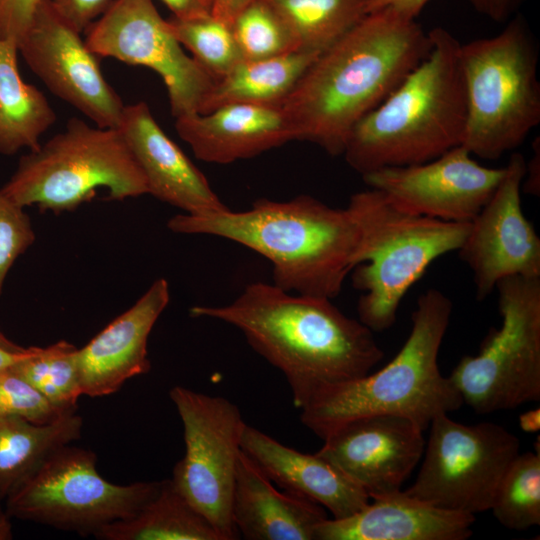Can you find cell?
Segmentation results:
<instances>
[{
	"label": "cell",
	"instance_id": "cell-1",
	"mask_svg": "<svg viewBox=\"0 0 540 540\" xmlns=\"http://www.w3.org/2000/svg\"><path fill=\"white\" fill-rule=\"evenodd\" d=\"M431 40L415 19L391 9L368 13L322 51L281 103L295 140L342 155L355 125L428 55Z\"/></svg>",
	"mask_w": 540,
	"mask_h": 540
},
{
	"label": "cell",
	"instance_id": "cell-2",
	"mask_svg": "<svg viewBox=\"0 0 540 540\" xmlns=\"http://www.w3.org/2000/svg\"><path fill=\"white\" fill-rule=\"evenodd\" d=\"M331 300L253 282L231 303L196 305L189 314L237 328L283 373L301 410L323 388L366 375L384 356L373 331Z\"/></svg>",
	"mask_w": 540,
	"mask_h": 540
},
{
	"label": "cell",
	"instance_id": "cell-3",
	"mask_svg": "<svg viewBox=\"0 0 540 540\" xmlns=\"http://www.w3.org/2000/svg\"><path fill=\"white\" fill-rule=\"evenodd\" d=\"M174 233L210 235L239 243L267 258L273 284L302 295L334 299L356 266L360 241L347 208H333L309 196L288 201L256 200L246 211L178 214Z\"/></svg>",
	"mask_w": 540,
	"mask_h": 540
},
{
	"label": "cell",
	"instance_id": "cell-4",
	"mask_svg": "<svg viewBox=\"0 0 540 540\" xmlns=\"http://www.w3.org/2000/svg\"><path fill=\"white\" fill-rule=\"evenodd\" d=\"M428 33L431 48L425 59L347 139L342 155L361 175L425 163L462 144L466 94L461 43L442 27Z\"/></svg>",
	"mask_w": 540,
	"mask_h": 540
},
{
	"label": "cell",
	"instance_id": "cell-5",
	"mask_svg": "<svg viewBox=\"0 0 540 540\" xmlns=\"http://www.w3.org/2000/svg\"><path fill=\"white\" fill-rule=\"evenodd\" d=\"M451 313L452 302L443 292H423L412 313L410 334L396 356L373 374L320 390L301 409L302 424L325 439L351 420L392 414L425 431L438 415L458 410L463 399L438 365Z\"/></svg>",
	"mask_w": 540,
	"mask_h": 540
},
{
	"label": "cell",
	"instance_id": "cell-6",
	"mask_svg": "<svg viewBox=\"0 0 540 540\" xmlns=\"http://www.w3.org/2000/svg\"><path fill=\"white\" fill-rule=\"evenodd\" d=\"M360 233L351 271L358 320L373 332L391 328L401 301L439 257L462 246L470 222H453L398 208L381 191L353 194L346 207Z\"/></svg>",
	"mask_w": 540,
	"mask_h": 540
},
{
	"label": "cell",
	"instance_id": "cell-7",
	"mask_svg": "<svg viewBox=\"0 0 540 540\" xmlns=\"http://www.w3.org/2000/svg\"><path fill=\"white\" fill-rule=\"evenodd\" d=\"M466 94L462 146L497 160L540 123L539 49L528 22L515 14L497 35L460 46Z\"/></svg>",
	"mask_w": 540,
	"mask_h": 540
},
{
	"label": "cell",
	"instance_id": "cell-8",
	"mask_svg": "<svg viewBox=\"0 0 540 540\" xmlns=\"http://www.w3.org/2000/svg\"><path fill=\"white\" fill-rule=\"evenodd\" d=\"M99 188L110 200L148 194L146 180L118 128L71 118L63 131L22 155L1 191L19 206L56 215L91 201Z\"/></svg>",
	"mask_w": 540,
	"mask_h": 540
},
{
	"label": "cell",
	"instance_id": "cell-9",
	"mask_svg": "<svg viewBox=\"0 0 540 540\" xmlns=\"http://www.w3.org/2000/svg\"><path fill=\"white\" fill-rule=\"evenodd\" d=\"M495 289L501 326L449 376L463 403L480 414L540 400V278L511 276Z\"/></svg>",
	"mask_w": 540,
	"mask_h": 540
},
{
	"label": "cell",
	"instance_id": "cell-10",
	"mask_svg": "<svg viewBox=\"0 0 540 540\" xmlns=\"http://www.w3.org/2000/svg\"><path fill=\"white\" fill-rule=\"evenodd\" d=\"M96 454L64 445L51 453L5 500L10 518L94 536L133 516L158 491L160 481L118 485L103 478Z\"/></svg>",
	"mask_w": 540,
	"mask_h": 540
},
{
	"label": "cell",
	"instance_id": "cell-11",
	"mask_svg": "<svg viewBox=\"0 0 540 540\" xmlns=\"http://www.w3.org/2000/svg\"><path fill=\"white\" fill-rule=\"evenodd\" d=\"M424 459L404 492L429 505L475 515L490 510L520 453L519 438L493 422L464 424L440 414L430 423Z\"/></svg>",
	"mask_w": 540,
	"mask_h": 540
},
{
	"label": "cell",
	"instance_id": "cell-12",
	"mask_svg": "<svg viewBox=\"0 0 540 540\" xmlns=\"http://www.w3.org/2000/svg\"><path fill=\"white\" fill-rule=\"evenodd\" d=\"M169 396L181 419L185 442L184 457L175 464L171 480L222 540L237 539L232 499L245 425L240 409L224 397L179 385Z\"/></svg>",
	"mask_w": 540,
	"mask_h": 540
},
{
	"label": "cell",
	"instance_id": "cell-13",
	"mask_svg": "<svg viewBox=\"0 0 540 540\" xmlns=\"http://www.w3.org/2000/svg\"><path fill=\"white\" fill-rule=\"evenodd\" d=\"M85 32L87 46L99 58L156 72L175 119L200 113L215 79L184 51L153 0H113Z\"/></svg>",
	"mask_w": 540,
	"mask_h": 540
},
{
	"label": "cell",
	"instance_id": "cell-14",
	"mask_svg": "<svg viewBox=\"0 0 540 540\" xmlns=\"http://www.w3.org/2000/svg\"><path fill=\"white\" fill-rule=\"evenodd\" d=\"M17 46L31 71L55 96L96 126H119L125 104L105 79L99 57L51 0L38 1Z\"/></svg>",
	"mask_w": 540,
	"mask_h": 540
},
{
	"label": "cell",
	"instance_id": "cell-15",
	"mask_svg": "<svg viewBox=\"0 0 540 540\" xmlns=\"http://www.w3.org/2000/svg\"><path fill=\"white\" fill-rule=\"evenodd\" d=\"M526 160L514 152L491 198L470 222L459 256L473 274L478 301L507 277L540 278V238L521 205Z\"/></svg>",
	"mask_w": 540,
	"mask_h": 540
},
{
	"label": "cell",
	"instance_id": "cell-16",
	"mask_svg": "<svg viewBox=\"0 0 540 540\" xmlns=\"http://www.w3.org/2000/svg\"><path fill=\"white\" fill-rule=\"evenodd\" d=\"M505 167L479 164L462 145L425 163L387 167L362 176L403 211L434 219L471 222L493 195Z\"/></svg>",
	"mask_w": 540,
	"mask_h": 540
},
{
	"label": "cell",
	"instance_id": "cell-17",
	"mask_svg": "<svg viewBox=\"0 0 540 540\" xmlns=\"http://www.w3.org/2000/svg\"><path fill=\"white\" fill-rule=\"evenodd\" d=\"M412 420L376 414L351 420L330 433L319 456L337 467L371 498L401 490L425 449Z\"/></svg>",
	"mask_w": 540,
	"mask_h": 540
},
{
	"label": "cell",
	"instance_id": "cell-18",
	"mask_svg": "<svg viewBox=\"0 0 540 540\" xmlns=\"http://www.w3.org/2000/svg\"><path fill=\"white\" fill-rule=\"evenodd\" d=\"M117 128L144 175L148 194L187 214L229 209L203 173L162 130L146 102L125 105Z\"/></svg>",
	"mask_w": 540,
	"mask_h": 540
},
{
	"label": "cell",
	"instance_id": "cell-19",
	"mask_svg": "<svg viewBox=\"0 0 540 540\" xmlns=\"http://www.w3.org/2000/svg\"><path fill=\"white\" fill-rule=\"evenodd\" d=\"M170 300L166 279H156L128 310L77 351L82 395L101 397L151 369L149 335Z\"/></svg>",
	"mask_w": 540,
	"mask_h": 540
},
{
	"label": "cell",
	"instance_id": "cell-20",
	"mask_svg": "<svg viewBox=\"0 0 540 540\" xmlns=\"http://www.w3.org/2000/svg\"><path fill=\"white\" fill-rule=\"evenodd\" d=\"M175 129L198 159L216 164L252 158L295 140L280 106L227 104L178 117Z\"/></svg>",
	"mask_w": 540,
	"mask_h": 540
},
{
	"label": "cell",
	"instance_id": "cell-21",
	"mask_svg": "<svg viewBox=\"0 0 540 540\" xmlns=\"http://www.w3.org/2000/svg\"><path fill=\"white\" fill-rule=\"evenodd\" d=\"M361 510L325 519L315 540H465L475 515L441 509L399 490L371 498Z\"/></svg>",
	"mask_w": 540,
	"mask_h": 540
},
{
	"label": "cell",
	"instance_id": "cell-22",
	"mask_svg": "<svg viewBox=\"0 0 540 540\" xmlns=\"http://www.w3.org/2000/svg\"><path fill=\"white\" fill-rule=\"evenodd\" d=\"M241 450L272 483L318 503L334 519L350 516L370 501L360 486L317 453L299 452L246 423Z\"/></svg>",
	"mask_w": 540,
	"mask_h": 540
},
{
	"label": "cell",
	"instance_id": "cell-23",
	"mask_svg": "<svg viewBox=\"0 0 540 540\" xmlns=\"http://www.w3.org/2000/svg\"><path fill=\"white\" fill-rule=\"evenodd\" d=\"M327 518L318 503L278 491L241 450L232 499L239 535L248 540H315L317 526Z\"/></svg>",
	"mask_w": 540,
	"mask_h": 540
},
{
	"label": "cell",
	"instance_id": "cell-24",
	"mask_svg": "<svg viewBox=\"0 0 540 540\" xmlns=\"http://www.w3.org/2000/svg\"><path fill=\"white\" fill-rule=\"evenodd\" d=\"M321 52L295 50L256 60H242L216 80L200 113L227 104L280 106Z\"/></svg>",
	"mask_w": 540,
	"mask_h": 540
},
{
	"label": "cell",
	"instance_id": "cell-25",
	"mask_svg": "<svg viewBox=\"0 0 540 540\" xmlns=\"http://www.w3.org/2000/svg\"><path fill=\"white\" fill-rule=\"evenodd\" d=\"M17 55V42L0 38V154L5 156L37 149L57 118L42 91L22 79Z\"/></svg>",
	"mask_w": 540,
	"mask_h": 540
},
{
	"label": "cell",
	"instance_id": "cell-26",
	"mask_svg": "<svg viewBox=\"0 0 540 540\" xmlns=\"http://www.w3.org/2000/svg\"><path fill=\"white\" fill-rule=\"evenodd\" d=\"M99 540H222L214 526L175 487L160 481L156 494L133 516L112 522Z\"/></svg>",
	"mask_w": 540,
	"mask_h": 540
},
{
	"label": "cell",
	"instance_id": "cell-27",
	"mask_svg": "<svg viewBox=\"0 0 540 540\" xmlns=\"http://www.w3.org/2000/svg\"><path fill=\"white\" fill-rule=\"evenodd\" d=\"M83 426L76 412L38 424L0 418V501L5 500L55 450L78 440Z\"/></svg>",
	"mask_w": 540,
	"mask_h": 540
},
{
	"label": "cell",
	"instance_id": "cell-28",
	"mask_svg": "<svg viewBox=\"0 0 540 540\" xmlns=\"http://www.w3.org/2000/svg\"><path fill=\"white\" fill-rule=\"evenodd\" d=\"M300 49L322 52L366 15L367 0H268Z\"/></svg>",
	"mask_w": 540,
	"mask_h": 540
},
{
	"label": "cell",
	"instance_id": "cell-29",
	"mask_svg": "<svg viewBox=\"0 0 540 540\" xmlns=\"http://www.w3.org/2000/svg\"><path fill=\"white\" fill-rule=\"evenodd\" d=\"M78 348L60 340L47 347H29L10 368L36 388L59 412H76L82 395Z\"/></svg>",
	"mask_w": 540,
	"mask_h": 540
},
{
	"label": "cell",
	"instance_id": "cell-30",
	"mask_svg": "<svg viewBox=\"0 0 540 540\" xmlns=\"http://www.w3.org/2000/svg\"><path fill=\"white\" fill-rule=\"evenodd\" d=\"M490 510L506 528L540 524V452L518 454L504 474Z\"/></svg>",
	"mask_w": 540,
	"mask_h": 540
},
{
	"label": "cell",
	"instance_id": "cell-31",
	"mask_svg": "<svg viewBox=\"0 0 540 540\" xmlns=\"http://www.w3.org/2000/svg\"><path fill=\"white\" fill-rule=\"evenodd\" d=\"M170 31L216 80L243 60L230 24L211 14L167 19Z\"/></svg>",
	"mask_w": 540,
	"mask_h": 540
},
{
	"label": "cell",
	"instance_id": "cell-32",
	"mask_svg": "<svg viewBox=\"0 0 540 540\" xmlns=\"http://www.w3.org/2000/svg\"><path fill=\"white\" fill-rule=\"evenodd\" d=\"M231 27L244 60L300 49L289 26L268 0L251 2L236 16Z\"/></svg>",
	"mask_w": 540,
	"mask_h": 540
},
{
	"label": "cell",
	"instance_id": "cell-33",
	"mask_svg": "<svg viewBox=\"0 0 540 540\" xmlns=\"http://www.w3.org/2000/svg\"><path fill=\"white\" fill-rule=\"evenodd\" d=\"M62 415L36 388L10 367L0 370V418H21L45 424Z\"/></svg>",
	"mask_w": 540,
	"mask_h": 540
},
{
	"label": "cell",
	"instance_id": "cell-34",
	"mask_svg": "<svg viewBox=\"0 0 540 540\" xmlns=\"http://www.w3.org/2000/svg\"><path fill=\"white\" fill-rule=\"evenodd\" d=\"M36 239L30 217L0 189V296L5 279L18 257Z\"/></svg>",
	"mask_w": 540,
	"mask_h": 540
},
{
	"label": "cell",
	"instance_id": "cell-35",
	"mask_svg": "<svg viewBox=\"0 0 540 540\" xmlns=\"http://www.w3.org/2000/svg\"><path fill=\"white\" fill-rule=\"evenodd\" d=\"M57 13L78 32H85L113 0H51Z\"/></svg>",
	"mask_w": 540,
	"mask_h": 540
},
{
	"label": "cell",
	"instance_id": "cell-36",
	"mask_svg": "<svg viewBox=\"0 0 540 540\" xmlns=\"http://www.w3.org/2000/svg\"><path fill=\"white\" fill-rule=\"evenodd\" d=\"M39 0H0V37L18 40L28 28Z\"/></svg>",
	"mask_w": 540,
	"mask_h": 540
},
{
	"label": "cell",
	"instance_id": "cell-37",
	"mask_svg": "<svg viewBox=\"0 0 540 540\" xmlns=\"http://www.w3.org/2000/svg\"><path fill=\"white\" fill-rule=\"evenodd\" d=\"M430 0H367L366 12L367 14L380 9H391L398 14L409 18L415 19L420 14L421 10ZM473 6H475L477 0H468Z\"/></svg>",
	"mask_w": 540,
	"mask_h": 540
},
{
	"label": "cell",
	"instance_id": "cell-38",
	"mask_svg": "<svg viewBox=\"0 0 540 540\" xmlns=\"http://www.w3.org/2000/svg\"><path fill=\"white\" fill-rule=\"evenodd\" d=\"M525 0H477L475 8L496 22L511 18Z\"/></svg>",
	"mask_w": 540,
	"mask_h": 540
},
{
	"label": "cell",
	"instance_id": "cell-39",
	"mask_svg": "<svg viewBox=\"0 0 540 540\" xmlns=\"http://www.w3.org/2000/svg\"><path fill=\"white\" fill-rule=\"evenodd\" d=\"M176 18H190L210 14L208 0H160Z\"/></svg>",
	"mask_w": 540,
	"mask_h": 540
},
{
	"label": "cell",
	"instance_id": "cell-40",
	"mask_svg": "<svg viewBox=\"0 0 540 540\" xmlns=\"http://www.w3.org/2000/svg\"><path fill=\"white\" fill-rule=\"evenodd\" d=\"M254 0H208L210 14L228 24Z\"/></svg>",
	"mask_w": 540,
	"mask_h": 540
},
{
	"label": "cell",
	"instance_id": "cell-41",
	"mask_svg": "<svg viewBox=\"0 0 540 540\" xmlns=\"http://www.w3.org/2000/svg\"><path fill=\"white\" fill-rule=\"evenodd\" d=\"M540 147H539V138L535 139L533 142V156L526 162V172L525 176L527 179L524 184V192L532 194L534 196H539L540 190Z\"/></svg>",
	"mask_w": 540,
	"mask_h": 540
},
{
	"label": "cell",
	"instance_id": "cell-42",
	"mask_svg": "<svg viewBox=\"0 0 540 540\" xmlns=\"http://www.w3.org/2000/svg\"><path fill=\"white\" fill-rule=\"evenodd\" d=\"M27 353L28 348H25L22 351H12L0 346V370L11 367L24 358Z\"/></svg>",
	"mask_w": 540,
	"mask_h": 540
},
{
	"label": "cell",
	"instance_id": "cell-43",
	"mask_svg": "<svg viewBox=\"0 0 540 540\" xmlns=\"http://www.w3.org/2000/svg\"><path fill=\"white\" fill-rule=\"evenodd\" d=\"M519 422L524 431H537L539 428V409L522 414L519 418Z\"/></svg>",
	"mask_w": 540,
	"mask_h": 540
},
{
	"label": "cell",
	"instance_id": "cell-44",
	"mask_svg": "<svg viewBox=\"0 0 540 540\" xmlns=\"http://www.w3.org/2000/svg\"><path fill=\"white\" fill-rule=\"evenodd\" d=\"M10 519L7 512L2 508L0 501V540H10L13 538Z\"/></svg>",
	"mask_w": 540,
	"mask_h": 540
},
{
	"label": "cell",
	"instance_id": "cell-45",
	"mask_svg": "<svg viewBox=\"0 0 540 540\" xmlns=\"http://www.w3.org/2000/svg\"><path fill=\"white\" fill-rule=\"evenodd\" d=\"M0 346L12 351H22L25 348L17 345L6 337V335L0 330Z\"/></svg>",
	"mask_w": 540,
	"mask_h": 540
}]
</instances>
